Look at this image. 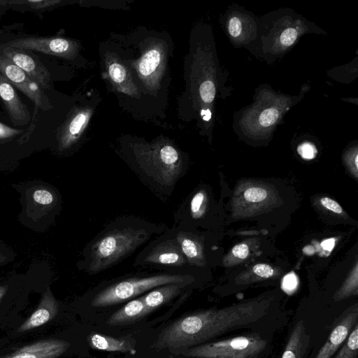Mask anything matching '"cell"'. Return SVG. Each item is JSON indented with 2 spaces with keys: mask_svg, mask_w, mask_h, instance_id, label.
<instances>
[{
  "mask_svg": "<svg viewBox=\"0 0 358 358\" xmlns=\"http://www.w3.org/2000/svg\"><path fill=\"white\" fill-rule=\"evenodd\" d=\"M148 236L145 229L132 226L107 231L90 248V273H96L110 266L141 245Z\"/></svg>",
  "mask_w": 358,
  "mask_h": 358,
  "instance_id": "obj_1",
  "label": "cell"
},
{
  "mask_svg": "<svg viewBox=\"0 0 358 358\" xmlns=\"http://www.w3.org/2000/svg\"><path fill=\"white\" fill-rule=\"evenodd\" d=\"M189 276L182 274H157L117 281L98 292L91 301L94 308L116 305L155 287L171 283H188Z\"/></svg>",
  "mask_w": 358,
  "mask_h": 358,
  "instance_id": "obj_2",
  "label": "cell"
},
{
  "mask_svg": "<svg viewBox=\"0 0 358 358\" xmlns=\"http://www.w3.org/2000/svg\"><path fill=\"white\" fill-rule=\"evenodd\" d=\"M268 343L259 334H246L194 346L184 355L196 358H256Z\"/></svg>",
  "mask_w": 358,
  "mask_h": 358,
  "instance_id": "obj_3",
  "label": "cell"
},
{
  "mask_svg": "<svg viewBox=\"0 0 358 358\" xmlns=\"http://www.w3.org/2000/svg\"><path fill=\"white\" fill-rule=\"evenodd\" d=\"M60 312V303L54 296L50 287H48L34 310L19 324L6 331L4 336L0 338V345L22 340L36 332L46 331Z\"/></svg>",
  "mask_w": 358,
  "mask_h": 358,
  "instance_id": "obj_4",
  "label": "cell"
},
{
  "mask_svg": "<svg viewBox=\"0 0 358 358\" xmlns=\"http://www.w3.org/2000/svg\"><path fill=\"white\" fill-rule=\"evenodd\" d=\"M71 343L56 335H43L32 341L19 340L0 345V358H61Z\"/></svg>",
  "mask_w": 358,
  "mask_h": 358,
  "instance_id": "obj_5",
  "label": "cell"
},
{
  "mask_svg": "<svg viewBox=\"0 0 358 358\" xmlns=\"http://www.w3.org/2000/svg\"><path fill=\"white\" fill-rule=\"evenodd\" d=\"M0 73L33 101L36 108L44 111L52 108L43 89L1 51Z\"/></svg>",
  "mask_w": 358,
  "mask_h": 358,
  "instance_id": "obj_6",
  "label": "cell"
},
{
  "mask_svg": "<svg viewBox=\"0 0 358 358\" xmlns=\"http://www.w3.org/2000/svg\"><path fill=\"white\" fill-rule=\"evenodd\" d=\"M2 44L8 47L62 57H71L75 51V45L71 41L57 37L30 36L14 39Z\"/></svg>",
  "mask_w": 358,
  "mask_h": 358,
  "instance_id": "obj_7",
  "label": "cell"
},
{
  "mask_svg": "<svg viewBox=\"0 0 358 358\" xmlns=\"http://www.w3.org/2000/svg\"><path fill=\"white\" fill-rule=\"evenodd\" d=\"M0 51L26 73L43 90L49 89L50 72L30 50L8 47L1 44Z\"/></svg>",
  "mask_w": 358,
  "mask_h": 358,
  "instance_id": "obj_8",
  "label": "cell"
},
{
  "mask_svg": "<svg viewBox=\"0 0 358 358\" xmlns=\"http://www.w3.org/2000/svg\"><path fill=\"white\" fill-rule=\"evenodd\" d=\"M357 304L345 310L336 320L327 340L315 358H331L341 347L355 325L358 323Z\"/></svg>",
  "mask_w": 358,
  "mask_h": 358,
  "instance_id": "obj_9",
  "label": "cell"
},
{
  "mask_svg": "<svg viewBox=\"0 0 358 358\" xmlns=\"http://www.w3.org/2000/svg\"><path fill=\"white\" fill-rule=\"evenodd\" d=\"M0 98L14 125L24 126L29 122L31 115L27 105L21 100L13 85L1 73Z\"/></svg>",
  "mask_w": 358,
  "mask_h": 358,
  "instance_id": "obj_10",
  "label": "cell"
},
{
  "mask_svg": "<svg viewBox=\"0 0 358 358\" xmlns=\"http://www.w3.org/2000/svg\"><path fill=\"white\" fill-rule=\"evenodd\" d=\"M145 262L157 265L182 266L185 265L186 259L175 238L157 244L147 254Z\"/></svg>",
  "mask_w": 358,
  "mask_h": 358,
  "instance_id": "obj_11",
  "label": "cell"
},
{
  "mask_svg": "<svg viewBox=\"0 0 358 358\" xmlns=\"http://www.w3.org/2000/svg\"><path fill=\"white\" fill-rule=\"evenodd\" d=\"M310 342V335L306 331L303 320L301 319L293 327L281 358H305Z\"/></svg>",
  "mask_w": 358,
  "mask_h": 358,
  "instance_id": "obj_12",
  "label": "cell"
},
{
  "mask_svg": "<svg viewBox=\"0 0 358 358\" xmlns=\"http://www.w3.org/2000/svg\"><path fill=\"white\" fill-rule=\"evenodd\" d=\"M150 313L141 296L129 301L113 313L106 323L110 326L129 324L140 320Z\"/></svg>",
  "mask_w": 358,
  "mask_h": 358,
  "instance_id": "obj_13",
  "label": "cell"
},
{
  "mask_svg": "<svg viewBox=\"0 0 358 358\" xmlns=\"http://www.w3.org/2000/svg\"><path fill=\"white\" fill-rule=\"evenodd\" d=\"M89 345L96 350L106 352H118L135 355L136 350L130 341L124 338H116L110 336L92 333L87 337Z\"/></svg>",
  "mask_w": 358,
  "mask_h": 358,
  "instance_id": "obj_14",
  "label": "cell"
},
{
  "mask_svg": "<svg viewBox=\"0 0 358 358\" xmlns=\"http://www.w3.org/2000/svg\"><path fill=\"white\" fill-rule=\"evenodd\" d=\"M186 285L187 283H171L162 285L151 289L141 298L146 308L152 313L177 296Z\"/></svg>",
  "mask_w": 358,
  "mask_h": 358,
  "instance_id": "obj_15",
  "label": "cell"
},
{
  "mask_svg": "<svg viewBox=\"0 0 358 358\" xmlns=\"http://www.w3.org/2000/svg\"><path fill=\"white\" fill-rule=\"evenodd\" d=\"M176 239L186 260L189 263H194L200 259V249L195 240L185 232L178 233Z\"/></svg>",
  "mask_w": 358,
  "mask_h": 358,
  "instance_id": "obj_16",
  "label": "cell"
},
{
  "mask_svg": "<svg viewBox=\"0 0 358 358\" xmlns=\"http://www.w3.org/2000/svg\"><path fill=\"white\" fill-rule=\"evenodd\" d=\"M87 120V114L86 113H79L73 117L62 135L60 139V147L62 148H66L70 145L81 131Z\"/></svg>",
  "mask_w": 358,
  "mask_h": 358,
  "instance_id": "obj_17",
  "label": "cell"
},
{
  "mask_svg": "<svg viewBox=\"0 0 358 358\" xmlns=\"http://www.w3.org/2000/svg\"><path fill=\"white\" fill-rule=\"evenodd\" d=\"M358 323L353 327L334 358H357L358 355Z\"/></svg>",
  "mask_w": 358,
  "mask_h": 358,
  "instance_id": "obj_18",
  "label": "cell"
},
{
  "mask_svg": "<svg viewBox=\"0 0 358 358\" xmlns=\"http://www.w3.org/2000/svg\"><path fill=\"white\" fill-rule=\"evenodd\" d=\"M161 60V54L156 49L147 52L143 57L138 65L140 74L145 77L150 76L157 69Z\"/></svg>",
  "mask_w": 358,
  "mask_h": 358,
  "instance_id": "obj_19",
  "label": "cell"
},
{
  "mask_svg": "<svg viewBox=\"0 0 358 358\" xmlns=\"http://www.w3.org/2000/svg\"><path fill=\"white\" fill-rule=\"evenodd\" d=\"M60 1L57 0H26V1H10V4H26L29 7L35 10L48 8L50 6L59 3Z\"/></svg>",
  "mask_w": 358,
  "mask_h": 358,
  "instance_id": "obj_20",
  "label": "cell"
},
{
  "mask_svg": "<svg viewBox=\"0 0 358 358\" xmlns=\"http://www.w3.org/2000/svg\"><path fill=\"white\" fill-rule=\"evenodd\" d=\"M279 111L275 108H268L263 110L259 117V124L263 127L273 124L278 120Z\"/></svg>",
  "mask_w": 358,
  "mask_h": 358,
  "instance_id": "obj_21",
  "label": "cell"
},
{
  "mask_svg": "<svg viewBox=\"0 0 358 358\" xmlns=\"http://www.w3.org/2000/svg\"><path fill=\"white\" fill-rule=\"evenodd\" d=\"M32 197L35 202L41 205H50L54 201V196L51 192L46 189H36L32 193Z\"/></svg>",
  "mask_w": 358,
  "mask_h": 358,
  "instance_id": "obj_22",
  "label": "cell"
},
{
  "mask_svg": "<svg viewBox=\"0 0 358 358\" xmlns=\"http://www.w3.org/2000/svg\"><path fill=\"white\" fill-rule=\"evenodd\" d=\"M199 92L200 96L204 102H212L215 95L214 83L210 80L203 82L200 86Z\"/></svg>",
  "mask_w": 358,
  "mask_h": 358,
  "instance_id": "obj_23",
  "label": "cell"
},
{
  "mask_svg": "<svg viewBox=\"0 0 358 358\" xmlns=\"http://www.w3.org/2000/svg\"><path fill=\"white\" fill-rule=\"evenodd\" d=\"M266 191L261 187H250L244 193L245 199L250 202H260L266 199Z\"/></svg>",
  "mask_w": 358,
  "mask_h": 358,
  "instance_id": "obj_24",
  "label": "cell"
},
{
  "mask_svg": "<svg viewBox=\"0 0 358 358\" xmlns=\"http://www.w3.org/2000/svg\"><path fill=\"white\" fill-rule=\"evenodd\" d=\"M205 199L204 194L199 192L194 195L190 202V211L194 217H199L202 212V206Z\"/></svg>",
  "mask_w": 358,
  "mask_h": 358,
  "instance_id": "obj_25",
  "label": "cell"
},
{
  "mask_svg": "<svg viewBox=\"0 0 358 358\" xmlns=\"http://www.w3.org/2000/svg\"><path fill=\"white\" fill-rule=\"evenodd\" d=\"M109 74L114 82L120 83L125 79L126 71L121 64L113 63L109 66Z\"/></svg>",
  "mask_w": 358,
  "mask_h": 358,
  "instance_id": "obj_26",
  "label": "cell"
},
{
  "mask_svg": "<svg viewBox=\"0 0 358 358\" xmlns=\"http://www.w3.org/2000/svg\"><path fill=\"white\" fill-rule=\"evenodd\" d=\"M297 37V31L293 28L284 30L280 37V41L283 46L292 45Z\"/></svg>",
  "mask_w": 358,
  "mask_h": 358,
  "instance_id": "obj_27",
  "label": "cell"
},
{
  "mask_svg": "<svg viewBox=\"0 0 358 358\" xmlns=\"http://www.w3.org/2000/svg\"><path fill=\"white\" fill-rule=\"evenodd\" d=\"M22 132V129L10 127L0 122V140L15 137Z\"/></svg>",
  "mask_w": 358,
  "mask_h": 358,
  "instance_id": "obj_28",
  "label": "cell"
},
{
  "mask_svg": "<svg viewBox=\"0 0 358 358\" xmlns=\"http://www.w3.org/2000/svg\"><path fill=\"white\" fill-rule=\"evenodd\" d=\"M298 152L300 155L307 159H311L315 157L317 150L315 147L310 143H304L298 148Z\"/></svg>",
  "mask_w": 358,
  "mask_h": 358,
  "instance_id": "obj_29",
  "label": "cell"
},
{
  "mask_svg": "<svg viewBox=\"0 0 358 358\" xmlns=\"http://www.w3.org/2000/svg\"><path fill=\"white\" fill-rule=\"evenodd\" d=\"M228 30L231 36L234 38L238 37L242 31L241 20L237 17H231L229 21Z\"/></svg>",
  "mask_w": 358,
  "mask_h": 358,
  "instance_id": "obj_30",
  "label": "cell"
},
{
  "mask_svg": "<svg viewBox=\"0 0 358 358\" xmlns=\"http://www.w3.org/2000/svg\"><path fill=\"white\" fill-rule=\"evenodd\" d=\"M254 273L259 277L268 278L273 275V268L268 264H258L253 267Z\"/></svg>",
  "mask_w": 358,
  "mask_h": 358,
  "instance_id": "obj_31",
  "label": "cell"
},
{
  "mask_svg": "<svg viewBox=\"0 0 358 358\" xmlns=\"http://www.w3.org/2000/svg\"><path fill=\"white\" fill-rule=\"evenodd\" d=\"M320 202L323 206L336 213H341L343 212L341 206L336 201L329 198L323 197L321 199Z\"/></svg>",
  "mask_w": 358,
  "mask_h": 358,
  "instance_id": "obj_32",
  "label": "cell"
},
{
  "mask_svg": "<svg viewBox=\"0 0 358 358\" xmlns=\"http://www.w3.org/2000/svg\"><path fill=\"white\" fill-rule=\"evenodd\" d=\"M232 253L239 259H245L249 253L248 246L245 243L236 245L233 248Z\"/></svg>",
  "mask_w": 358,
  "mask_h": 358,
  "instance_id": "obj_33",
  "label": "cell"
},
{
  "mask_svg": "<svg viewBox=\"0 0 358 358\" xmlns=\"http://www.w3.org/2000/svg\"><path fill=\"white\" fill-rule=\"evenodd\" d=\"M283 285L287 289H294L296 285V278L294 273H289L284 278Z\"/></svg>",
  "mask_w": 358,
  "mask_h": 358,
  "instance_id": "obj_34",
  "label": "cell"
},
{
  "mask_svg": "<svg viewBox=\"0 0 358 358\" xmlns=\"http://www.w3.org/2000/svg\"><path fill=\"white\" fill-rule=\"evenodd\" d=\"M335 240L334 238L327 239L321 243L322 247L328 251H331L334 247Z\"/></svg>",
  "mask_w": 358,
  "mask_h": 358,
  "instance_id": "obj_35",
  "label": "cell"
},
{
  "mask_svg": "<svg viewBox=\"0 0 358 358\" xmlns=\"http://www.w3.org/2000/svg\"><path fill=\"white\" fill-rule=\"evenodd\" d=\"M201 115H203V119L206 121H208L210 119L211 113L208 109L206 110H202Z\"/></svg>",
  "mask_w": 358,
  "mask_h": 358,
  "instance_id": "obj_36",
  "label": "cell"
},
{
  "mask_svg": "<svg viewBox=\"0 0 358 358\" xmlns=\"http://www.w3.org/2000/svg\"><path fill=\"white\" fill-rule=\"evenodd\" d=\"M6 257L0 253V264L4 263L6 262Z\"/></svg>",
  "mask_w": 358,
  "mask_h": 358,
  "instance_id": "obj_37",
  "label": "cell"
},
{
  "mask_svg": "<svg viewBox=\"0 0 358 358\" xmlns=\"http://www.w3.org/2000/svg\"><path fill=\"white\" fill-rule=\"evenodd\" d=\"M6 4H10V1L0 0V6H6Z\"/></svg>",
  "mask_w": 358,
  "mask_h": 358,
  "instance_id": "obj_38",
  "label": "cell"
},
{
  "mask_svg": "<svg viewBox=\"0 0 358 358\" xmlns=\"http://www.w3.org/2000/svg\"><path fill=\"white\" fill-rule=\"evenodd\" d=\"M355 166H356V168H357V166H358V163H357V155H356V156H355Z\"/></svg>",
  "mask_w": 358,
  "mask_h": 358,
  "instance_id": "obj_39",
  "label": "cell"
}]
</instances>
